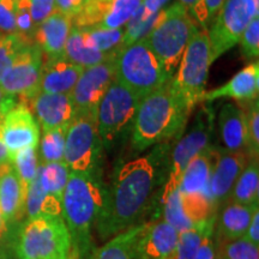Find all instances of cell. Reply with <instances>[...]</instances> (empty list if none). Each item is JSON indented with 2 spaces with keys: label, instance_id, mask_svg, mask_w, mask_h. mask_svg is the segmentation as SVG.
<instances>
[{
  "label": "cell",
  "instance_id": "cell-9",
  "mask_svg": "<svg viewBox=\"0 0 259 259\" xmlns=\"http://www.w3.org/2000/svg\"><path fill=\"white\" fill-rule=\"evenodd\" d=\"M208 30L198 28L181 57L177 72L171 77L173 88L193 108L200 103L211 65Z\"/></svg>",
  "mask_w": 259,
  "mask_h": 259
},
{
  "label": "cell",
  "instance_id": "cell-35",
  "mask_svg": "<svg viewBox=\"0 0 259 259\" xmlns=\"http://www.w3.org/2000/svg\"><path fill=\"white\" fill-rule=\"evenodd\" d=\"M163 11L164 10H162L160 14L157 15H149L147 12H144L141 9V6H139L134 17L130 19L127 24L125 25L124 47L141 40V38L147 37L149 32L153 30L158 24V22L161 21Z\"/></svg>",
  "mask_w": 259,
  "mask_h": 259
},
{
  "label": "cell",
  "instance_id": "cell-1",
  "mask_svg": "<svg viewBox=\"0 0 259 259\" xmlns=\"http://www.w3.org/2000/svg\"><path fill=\"white\" fill-rule=\"evenodd\" d=\"M168 144L155 145L150 154L116 168L109 189H106L96 229L102 239L126 231L143 218L153 202L155 191L163 181V163Z\"/></svg>",
  "mask_w": 259,
  "mask_h": 259
},
{
  "label": "cell",
  "instance_id": "cell-56",
  "mask_svg": "<svg viewBox=\"0 0 259 259\" xmlns=\"http://www.w3.org/2000/svg\"><path fill=\"white\" fill-rule=\"evenodd\" d=\"M0 259H4V258H2V257H0Z\"/></svg>",
  "mask_w": 259,
  "mask_h": 259
},
{
  "label": "cell",
  "instance_id": "cell-42",
  "mask_svg": "<svg viewBox=\"0 0 259 259\" xmlns=\"http://www.w3.org/2000/svg\"><path fill=\"white\" fill-rule=\"evenodd\" d=\"M17 0H0V35L16 32Z\"/></svg>",
  "mask_w": 259,
  "mask_h": 259
},
{
  "label": "cell",
  "instance_id": "cell-17",
  "mask_svg": "<svg viewBox=\"0 0 259 259\" xmlns=\"http://www.w3.org/2000/svg\"><path fill=\"white\" fill-rule=\"evenodd\" d=\"M28 107L42 131L69 127L77 114V109L70 94H47L40 92L28 103Z\"/></svg>",
  "mask_w": 259,
  "mask_h": 259
},
{
  "label": "cell",
  "instance_id": "cell-6",
  "mask_svg": "<svg viewBox=\"0 0 259 259\" xmlns=\"http://www.w3.org/2000/svg\"><path fill=\"white\" fill-rule=\"evenodd\" d=\"M115 78L143 97L170 79L145 38L122 47L115 58Z\"/></svg>",
  "mask_w": 259,
  "mask_h": 259
},
{
  "label": "cell",
  "instance_id": "cell-50",
  "mask_svg": "<svg viewBox=\"0 0 259 259\" xmlns=\"http://www.w3.org/2000/svg\"><path fill=\"white\" fill-rule=\"evenodd\" d=\"M17 102L16 97L8 95L4 93V90L0 88V115H5L6 112L10 111Z\"/></svg>",
  "mask_w": 259,
  "mask_h": 259
},
{
  "label": "cell",
  "instance_id": "cell-39",
  "mask_svg": "<svg viewBox=\"0 0 259 259\" xmlns=\"http://www.w3.org/2000/svg\"><path fill=\"white\" fill-rule=\"evenodd\" d=\"M246 112V124H247L248 153L251 157L259 155V101L258 99L248 101Z\"/></svg>",
  "mask_w": 259,
  "mask_h": 259
},
{
  "label": "cell",
  "instance_id": "cell-12",
  "mask_svg": "<svg viewBox=\"0 0 259 259\" xmlns=\"http://www.w3.org/2000/svg\"><path fill=\"white\" fill-rule=\"evenodd\" d=\"M44 52L36 42L29 41L0 79L5 94L28 105L40 93Z\"/></svg>",
  "mask_w": 259,
  "mask_h": 259
},
{
  "label": "cell",
  "instance_id": "cell-13",
  "mask_svg": "<svg viewBox=\"0 0 259 259\" xmlns=\"http://www.w3.org/2000/svg\"><path fill=\"white\" fill-rule=\"evenodd\" d=\"M115 58H111L83 70L70 94L77 112L97 109L103 95L115 79Z\"/></svg>",
  "mask_w": 259,
  "mask_h": 259
},
{
  "label": "cell",
  "instance_id": "cell-20",
  "mask_svg": "<svg viewBox=\"0 0 259 259\" xmlns=\"http://www.w3.org/2000/svg\"><path fill=\"white\" fill-rule=\"evenodd\" d=\"M82 67L63 57L46 58L41 70L40 92L47 94H71L83 72Z\"/></svg>",
  "mask_w": 259,
  "mask_h": 259
},
{
  "label": "cell",
  "instance_id": "cell-47",
  "mask_svg": "<svg viewBox=\"0 0 259 259\" xmlns=\"http://www.w3.org/2000/svg\"><path fill=\"white\" fill-rule=\"evenodd\" d=\"M244 238L252 244L259 246V209L255 210L253 216H252Z\"/></svg>",
  "mask_w": 259,
  "mask_h": 259
},
{
  "label": "cell",
  "instance_id": "cell-21",
  "mask_svg": "<svg viewBox=\"0 0 259 259\" xmlns=\"http://www.w3.org/2000/svg\"><path fill=\"white\" fill-rule=\"evenodd\" d=\"M71 28L72 18L54 11L36 28L32 40L38 45L46 58L63 57Z\"/></svg>",
  "mask_w": 259,
  "mask_h": 259
},
{
  "label": "cell",
  "instance_id": "cell-51",
  "mask_svg": "<svg viewBox=\"0 0 259 259\" xmlns=\"http://www.w3.org/2000/svg\"><path fill=\"white\" fill-rule=\"evenodd\" d=\"M10 231H11V228H10L8 223H6L5 219H4V215H3L2 210H0V257H2V258H3L2 248L4 247L5 244L9 240Z\"/></svg>",
  "mask_w": 259,
  "mask_h": 259
},
{
  "label": "cell",
  "instance_id": "cell-41",
  "mask_svg": "<svg viewBox=\"0 0 259 259\" xmlns=\"http://www.w3.org/2000/svg\"><path fill=\"white\" fill-rule=\"evenodd\" d=\"M36 30L30 14V2L29 0H17V12H16V32L23 36L31 38Z\"/></svg>",
  "mask_w": 259,
  "mask_h": 259
},
{
  "label": "cell",
  "instance_id": "cell-28",
  "mask_svg": "<svg viewBox=\"0 0 259 259\" xmlns=\"http://www.w3.org/2000/svg\"><path fill=\"white\" fill-rule=\"evenodd\" d=\"M216 225V215L205 221L196 223L189 229L179 232L177 246L168 259H192L202 244L203 238L211 227Z\"/></svg>",
  "mask_w": 259,
  "mask_h": 259
},
{
  "label": "cell",
  "instance_id": "cell-43",
  "mask_svg": "<svg viewBox=\"0 0 259 259\" xmlns=\"http://www.w3.org/2000/svg\"><path fill=\"white\" fill-rule=\"evenodd\" d=\"M178 3L186 10L190 17L199 25L200 28L206 29L209 27L208 10H206L204 0H178Z\"/></svg>",
  "mask_w": 259,
  "mask_h": 259
},
{
  "label": "cell",
  "instance_id": "cell-5",
  "mask_svg": "<svg viewBox=\"0 0 259 259\" xmlns=\"http://www.w3.org/2000/svg\"><path fill=\"white\" fill-rule=\"evenodd\" d=\"M197 30L198 24L177 2L164 9L161 21L144 37L170 78L177 72L186 46Z\"/></svg>",
  "mask_w": 259,
  "mask_h": 259
},
{
  "label": "cell",
  "instance_id": "cell-31",
  "mask_svg": "<svg viewBox=\"0 0 259 259\" xmlns=\"http://www.w3.org/2000/svg\"><path fill=\"white\" fill-rule=\"evenodd\" d=\"M69 176V167L64 161H61L38 164L36 178L42 190L61 199Z\"/></svg>",
  "mask_w": 259,
  "mask_h": 259
},
{
  "label": "cell",
  "instance_id": "cell-14",
  "mask_svg": "<svg viewBox=\"0 0 259 259\" xmlns=\"http://www.w3.org/2000/svg\"><path fill=\"white\" fill-rule=\"evenodd\" d=\"M2 137L10 153V160L17 151L37 147L40 142V126L24 102H17L3 118Z\"/></svg>",
  "mask_w": 259,
  "mask_h": 259
},
{
  "label": "cell",
  "instance_id": "cell-36",
  "mask_svg": "<svg viewBox=\"0 0 259 259\" xmlns=\"http://www.w3.org/2000/svg\"><path fill=\"white\" fill-rule=\"evenodd\" d=\"M11 166L14 168L19 179L25 189L31 185L32 181L35 180L38 169V154L37 147H29L22 149L11 156Z\"/></svg>",
  "mask_w": 259,
  "mask_h": 259
},
{
  "label": "cell",
  "instance_id": "cell-3",
  "mask_svg": "<svg viewBox=\"0 0 259 259\" xmlns=\"http://www.w3.org/2000/svg\"><path fill=\"white\" fill-rule=\"evenodd\" d=\"M106 189L100 174L70 171L61 197V218L72 239L73 251L92 254V232L102 210Z\"/></svg>",
  "mask_w": 259,
  "mask_h": 259
},
{
  "label": "cell",
  "instance_id": "cell-16",
  "mask_svg": "<svg viewBox=\"0 0 259 259\" xmlns=\"http://www.w3.org/2000/svg\"><path fill=\"white\" fill-rule=\"evenodd\" d=\"M177 232L164 220L138 223L135 250L138 259H168L177 246Z\"/></svg>",
  "mask_w": 259,
  "mask_h": 259
},
{
  "label": "cell",
  "instance_id": "cell-48",
  "mask_svg": "<svg viewBox=\"0 0 259 259\" xmlns=\"http://www.w3.org/2000/svg\"><path fill=\"white\" fill-rule=\"evenodd\" d=\"M171 0H143L141 9L149 15H157L167 8Z\"/></svg>",
  "mask_w": 259,
  "mask_h": 259
},
{
  "label": "cell",
  "instance_id": "cell-8",
  "mask_svg": "<svg viewBox=\"0 0 259 259\" xmlns=\"http://www.w3.org/2000/svg\"><path fill=\"white\" fill-rule=\"evenodd\" d=\"M216 114L209 102L203 105L197 112L191 127L177 138L176 145L171 149L169 156L168 174L163 184L162 196L177 190L179 180L186 164L200 151L212 145V137L215 134Z\"/></svg>",
  "mask_w": 259,
  "mask_h": 259
},
{
  "label": "cell",
  "instance_id": "cell-33",
  "mask_svg": "<svg viewBox=\"0 0 259 259\" xmlns=\"http://www.w3.org/2000/svg\"><path fill=\"white\" fill-rule=\"evenodd\" d=\"M218 259H259V246L242 236L238 239H221L215 234Z\"/></svg>",
  "mask_w": 259,
  "mask_h": 259
},
{
  "label": "cell",
  "instance_id": "cell-25",
  "mask_svg": "<svg viewBox=\"0 0 259 259\" xmlns=\"http://www.w3.org/2000/svg\"><path fill=\"white\" fill-rule=\"evenodd\" d=\"M64 57L82 69L94 66V65L102 63V61L111 59V58H115L106 56V54L93 48L87 42L80 29L73 27V25L71 28L69 37H67L66 45H65Z\"/></svg>",
  "mask_w": 259,
  "mask_h": 259
},
{
  "label": "cell",
  "instance_id": "cell-53",
  "mask_svg": "<svg viewBox=\"0 0 259 259\" xmlns=\"http://www.w3.org/2000/svg\"><path fill=\"white\" fill-rule=\"evenodd\" d=\"M67 259H93V253H92V254L84 255V254H79L78 252L73 251L72 254H71L70 257L67 258Z\"/></svg>",
  "mask_w": 259,
  "mask_h": 259
},
{
  "label": "cell",
  "instance_id": "cell-30",
  "mask_svg": "<svg viewBox=\"0 0 259 259\" xmlns=\"http://www.w3.org/2000/svg\"><path fill=\"white\" fill-rule=\"evenodd\" d=\"M88 44L96 51L108 57H116L124 47L125 28L101 29L97 27L79 28Z\"/></svg>",
  "mask_w": 259,
  "mask_h": 259
},
{
  "label": "cell",
  "instance_id": "cell-19",
  "mask_svg": "<svg viewBox=\"0 0 259 259\" xmlns=\"http://www.w3.org/2000/svg\"><path fill=\"white\" fill-rule=\"evenodd\" d=\"M259 65L254 61L239 71L231 80L220 88L204 92L200 102H211L220 99H233L236 101H252L258 99Z\"/></svg>",
  "mask_w": 259,
  "mask_h": 259
},
{
  "label": "cell",
  "instance_id": "cell-32",
  "mask_svg": "<svg viewBox=\"0 0 259 259\" xmlns=\"http://www.w3.org/2000/svg\"><path fill=\"white\" fill-rule=\"evenodd\" d=\"M66 131L67 127H58L42 131V137L37 145L40 163L64 161Z\"/></svg>",
  "mask_w": 259,
  "mask_h": 259
},
{
  "label": "cell",
  "instance_id": "cell-27",
  "mask_svg": "<svg viewBox=\"0 0 259 259\" xmlns=\"http://www.w3.org/2000/svg\"><path fill=\"white\" fill-rule=\"evenodd\" d=\"M61 211H63L61 199L42 190L37 178H35L27 191L25 220L41 218V216L61 218Z\"/></svg>",
  "mask_w": 259,
  "mask_h": 259
},
{
  "label": "cell",
  "instance_id": "cell-46",
  "mask_svg": "<svg viewBox=\"0 0 259 259\" xmlns=\"http://www.w3.org/2000/svg\"><path fill=\"white\" fill-rule=\"evenodd\" d=\"M54 3H56V10L58 12L72 18L80 11L85 0H54Z\"/></svg>",
  "mask_w": 259,
  "mask_h": 259
},
{
  "label": "cell",
  "instance_id": "cell-4",
  "mask_svg": "<svg viewBox=\"0 0 259 259\" xmlns=\"http://www.w3.org/2000/svg\"><path fill=\"white\" fill-rule=\"evenodd\" d=\"M16 259H67L73 246L63 218L27 219L15 236Z\"/></svg>",
  "mask_w": 259,
  "mask_h": 259
},
{
  "label": "cell",
  "instance_id": "cell-38",
  "mask_svg": "<svg viewBox=\"0 0 259 259\" xmlns=\"http://www.w3.org/2000/svg\"><path fill=\"white\" fill-rule=\"evenodd\" d=\"M29 41L34 40L25 37L18 32L0 35V79Z\"/></svg>",
  "mask_w": 259,
  "mask_h": 259
},
{
  "label": "cell",
  "instance_id": "cell-24",
  "mask_svg": "<svg viewBox=\"0 0 259 259\" xmlns=\"http://www.w3.org/2000/svg\"><path fill=\"white\" fill-rule=\"evenodd\" d=\"M257 205H242V204L227 202L221 206L219 216L216 215L218 227L215 234L221 239H238L245 235Z\"/></svg>",
  "mask_w": 259,
  "mask_h": 259
},
{
  "label": "cell",
  "instance_id": "cell-10",
  "mask_svg": "<svg viewBox=\"0 0 259 259\" xmlns=\"http://www.w3.org/2000/svg\"><path fill=\"white\" fill-rule=\"evenodd\" d=\"M134 90L114 79L97 106V130L103 147L109 148L134 122L139 101Z\"/></svg>",
  "mask_w": 259,
  "mask_h": 259
},
{
  "label": "cell",
  "instance_id": "cell-37",
  "mask_svg": "<svg viewBox=\"0 0 259 259\" xmlns=\"http://www.w3.org/2000/svg\"><path fill=\"white\" fill-rule=\"evenodd\" d=\"M163 206V220L170 225L177 232H183L193 226V223L186 218L181 205V192L179 189L171 191L161 197Z\"/></svg>",
  "mask_w": 259,
  "mask_h": 259
},
{
  "label": "cell",
  "instance_id": "cell-26",
  "mask_svg": "<svg viewBox=\"0 0 259 259\" xmlns=\"http://www.w3.org/2000/svg\"><path fill=\"white\" fill-rule=\"evenodd\" d=\"M228 202L242 205L259 204V163L258 157H251L233 187Z\"/></svg>",
  "mask_w": 259,
  "mask_h": 259
},
{
  "label": "cell",
  "instance_id": "cell-15",
  "mask_svg": "<svg viewBox=\"0 0 259 259\" xmlns=\"http://www.w3.org/2000/svg\"><path fill=\"white\" fill-rule=\"evenodd\" d=\"M250 158L247 154L215 147V162L209 184V198L215 209L228 202L234 184Z\"/></svg>",
  "mask_w": 259,
  "mask_h": 259
},
{
  "label": "cell",
  "instance_id": "cell-45",
  "mask_svg": "<svg viewBox=\"0 0 259 259\" xmlns=\"http://www.w3.org/2000/svg\"><path fill=\"white\" fill-rule=\"evenodd\" d=\"M215 226L211 227L204 236L202 244L192 259H218L215 248Z\"/></svg>",
  "mask_w": 259,
  "mask_h": 259
},
{
  "label": "cell",
  "instance_id": "cell-23",
  "mask_svg": "<svg viewBox=\"0 0 259 259\" xmlns=\"http://www.w3.org/2000/svg\"><path fill=\"white\" fill-rule=\"evenodd\" d=\"M213 162H215V145L196 155L184 168L179 180L181 193H202L209 196V184L211 179Z\"/></svg>",
  "mask_w": 259,
  "mask_h": 259
},
{
  "label": "cell",
  "instance_id": "cell-22",
  "mask_svg": "<svg viewBox=\"0 0 259 259\" xmlns=\"http://www.w3.org/2000/svg\"><path fill=\"white\" fill-rule=\"evenodd\" d=\"M25 198L27 189L11 166L0 179V210L10 228L24 220Z\"/></svg>",
  "mask_w": 259,
  "mask_h": 259
},
{
  "label": "cell",
  "instance_id": "cell-49",
  "mask_svg": "<svg viewBox=\"0 0 259 259\" xmlns=\"http://www.w3.org/2000/svg\"><path fill=\"white\" fill-rule=\"evenodd\" d=\"M204 2H205L206 10H208L209 24H211L213 19L216 18V16L219 15V12L221 11L226 0H204Z\"/></svg>",
  "mask_w": 259,
  "mask_h": 259
},
{
  "label": "cell",
  "instance_id": "cell-18",
  "mask_svg": "<svg viewBox=\"0 0 259 259\" xmlns=\"http://www.w3.org/2000/svg\"><path fill=\"white\" fill-rule=\"evenodd\" d=\"M218 126L225 149L232 153H244L250 156L246 112L241 106L232 102L223 105L219 113Z\"/></svg>",
  "mask_w": 259,
  "mask_h": 259
},
{
  "label": "cell",
  "instance_id": "cell-11",
  "mask_svg": "<svg viewBox=\"0 0 259 259\" xmlns=\"http://www.w3.org/2000/svg\"><path fill=\"white\" fill-rule=\"evenodd\" d=\"M258 16L259 0H226L208 31L211 63L239 44L242 32Z\"/></svg>",
  "mask_w": 259,
  "mask_h": 259
},
{
  "label": "cell",
  "instance_id": "cell-34",
  "mask_svg": "<svg viewBox=\"0 0 259 259\" xmlns=\"http://www.w3.org/2000/svg\"><path fill=\"white\" fill-rule=\"evenodd\" d=\"M142 3L143 0H112L102 22L95 27L101 29L125 28Z\"/></svg>",
  "mask_w": 259,
  "mask_h": 259
},
{
  "label": "cell",
  "instance_id": "cell-7",
  "mask_svg": "<svg viewBox=\"0 0 259 259\" xmlns=\"http://www.w3.org/2000/svg\"><path fill=\"white\" fill-rule=\"evenodd\" d=\"M96 112H77L67 127L64 162L72 173L100 174L103 143L97 130Z\"/></svg>",
  "mask_w": 259,
  "mask_h": 259
},
{
  "label": "cell",
  "instance_id": "cell-52",
  "mask_svg": "<svg viewBox=\"0 0 259 259\" xmlns=\"http://www.w3.org/2000/svg\"><path fill=\"white\" fill-rule=\"evenodd\" d=\"M4 115H0V163H4V162H10V153L8 148L5 147L4 142H3L2 137V122Z\"/></svg>",
  "mask_w": 259,
  "mask_h": 259
},
{
  "label": "cell",
  "instance_id": "cell-29",
  "mask_svg": "<svg viewBox=\"0 0 259 259\" xmlns=\"http://www.w3.org/2000/svg\"><path fill=\"white\" fill-rule=\"evenodd\" d=\"M137 225L119 233L93 253V259H138L135 250Z\"/></svg>",
  "mask_w": 259,
  "mask_h": 259
},
{
  "label": "cell",
  "instance_id": "cell-55",
  "mask_svg": "<svg viewBox=\"0 0 259 259\" xmlns=\"http://www.w3.org/2000/svg\"><path fill=\"white\" fill-rule=\"evenodd\" d=\"M100 2H105V3H111L112 0H100Z\"/></svg>",
  "mask_w": 259,
  "mask_h": 259
},
{
  "label": "cell",
  "instance_id": "cell-2",
  "mask_svg": "<svg viewBox=\"0 0 259 259\" xmlns=\"http://www.w3.org/2000/svg\"><path fill=\"white\" fill-rule=\"evenodd\" d=\"M170 79L139 101L132 122V147L137 151L177 139L186 127L194 108L173 88Z\"/></svg>",
  "mask_w": 259,
  "mask_h": 259
},
{
  "label": "cell",
  "instance_id": "cell-44",
  "mask_svg": "<svg viewBox=\"0 0 259 259\" xmlns=\"http://www.w3.org/2000/svg\"><path fill=\"white\" fill-rule=\"evenodd\" d=\"M29 2H30V14L35 28H37L45 19L57 11L54 0H29Z\"/></svg>",
  "mask_w": 259,
  "mask_h": 259
},
{
  "label": "cell",
  "instance_id": "cell-40",
  "mask_svg": "<svg viewBox=\"0 0 259 259\" xmlns=\"http://www.w3.org/2000/svg\"><path fill=\"white\" fill-rule=\"evenodd\" d=\"M241 52L247 59H257L259 54V16L252 19L245 31L242 32L240 41Z\"/></svg>",
  "mask_w": 259,
  "mask_h": 259
},
{
  "label": "cell",
  "instance_id": "cell-54",
  "mask_svg": "<svg viewBox=\"0 0 259 259\" xmlns=\"http://www.w3.org/2000/svg\"><path fill=\"white\" fill-rule=\"evenodd\" d=\"M11 167V162H4V163H0V179L4 174L8 171L9 168Z\"/></svg>",
  "mask_w": 259,
  "mask_h": 259
}]
</instances>
